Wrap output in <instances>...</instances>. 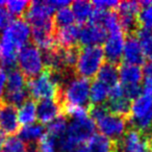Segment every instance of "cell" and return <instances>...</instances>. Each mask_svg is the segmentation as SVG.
<instances>
[{
	"mask_svg": "<svg viewBox=\"0 0 152 152\" xmlns=\"http://www.w3.org/2000/svg\"><path fill=\"white\" fill-rule=\"evenodd\" d=\"M91 83L89 79L83 78L77 75L71 78L61 88L57 99L64 105L89 106Z\"/></svg>",
	"mask_w": 152,
	"mask_h": 152,
	"instance_id": "1",
	"label": "cell"
},
{
	"mask_svg": "<svg viewBox=\"0 0 152 152\" xmlns=\"http://www.w3.org/2000/svg\"><path fill=\"white\" fill-rule=\"evenodd\" d=\"M105 56L101 46L83 47L75 67V74L86 79L94 78L103 66Z\"/></svg>",
	"mask_w": 152,
	"mask_h": 152,
	"instance_id": "2",
	"label": "cell"
},
{
	"mask_svg": "<svg viewBox=\"0 0 152 152\" xmlns=\"http://www.w3.org/2000/svg\"><path fill=\"white\" fill-rule=\"evenodd\" d=\"M18 69L26 78H34L45 71L43 52L34 44H28L18 52Z\"/></svg>",
	"mask_w": 152,
	"mask_h": 152,
	"instance_id": "3",
	"label": "cell"
},
{
	"mask_svg": "<svg viewBox=\"0 0 152 152\" xmlns=\"http://www.w3.org/2000/svg\"><path fill=\"white\" fill-rule=\"evenodd\" d=\"M131 128L148 133L152 124V97L142 94L131 103L128 117Z\"/></svg>",
	"mask_w": 152,
	"mask_h": 152,
	"instance_id": "4",
	"label": "cell"
},
{
	"mask_svg": "<svg viewBox=\"0 0 152 152\" xmlns=\"http://www.w3.org/2000/svg\"><path fill=\"white\" fill-rule=\"evenodd\" d=\"M27 92L32 100L57 99L61 88L55 83L48 70L27 80Z\"/></svg>",
	"mask_w": 152,
	"mask_h": 152,
	"instance_id": "5",
	"label": "cell"
},
{
	"mask_svg": "<svg viewBox=\"0 0 152 152\" xmlns=\"http://www.w3.org/2000/svg\"><path fill=\"white\" fill-rule=\"evenodd\" d=\"M31 39V26L22 18H16L0 34V40L12 45L18 51L29 44Z\"/></svg>",
	"mask_w": 152,
	"mask_h": 152,
	"instance_id": "6",
	"label": "cell"
},
{
	"mask_svg": "<svg viewBox=\"0 0 152 152\" xmlns=\"http://www.w3.org/2000/svg\"><path fill=\"white\" fill-rule=\"evenodd\" d=\"M55 11L49 1H32L25 13L24 19L29 23L31 28H47L54 29L53 17Z\"/></svg>",
	"mask_w": 152,
	"mask_h": 152,
	"instance_id": "7",
	"label": "cell"
},
{
	"mask_svg": "<svg viewBox=\"0 0 152 152\" xmlns=\"http://www.w3.org/2000/svg\"><path fill=\"white\" fill-rule=\"evenodd\" d=\"M96 127L99 130L100 134L108 137L114 142H118L129 130V121L127 117L119 116L112 113L106 114L103 118L98 120Z\"/></svg>",
	"mask_w": 152,
	"mask_h": 152,
	"instance_id": "8",
	"label": "cell"
},
{
	"mask_svg": "<svg viewBox=\"0 0 152 152\" xmlns=\"http://www.w3.org/2000/svg\"><path fill=\"white\" fill-rule=\"evenodd\" d=\"M116 152H152L151 137L148 133L130 128L116 142Z\"/></svg>",
	"mask_w": 152,
	"mask_h": 152,
	"instance_id": "9",
	"label": "cell"
},
{
	"mask_svg": "<svg viewBox=\"0 0 152 152\" xmlns=\"http://www.w3.org/2000/svg\"><path fill=\"white\" fill-rule=\"evenodd\" d=\"M126 34L123 30L107 34L103 45V52L107 63L120 65L121 59L123 58V50H124Z\"/></svg>",
	"mask_w": 152,
	"mask_h": 152,
	"instance_id": "10",
	"label": "cell"
},
{
	"mask_svg": "<svg viewBox=\"0 0 152 152\" xmlns=\"http://www.w3.org/2000/svg\"><path fill=\"white\" fill-rule=\"evenodd\" d=\"M20 126L17 107L0 101V131L13 137L19 132Z\"/></svg>",
	"mask_w": 152,
	"mask_h": 152,
	"instance_id": "11",
	"label": "cell"
},
{
	"mask_svg": "<svg viewBox=\"0 0 152 152\" xmlns=\"http://www.w3.org/2000/svg\"><path fill=\"white\" fill-rule=\"evenodd\" d=\"M63 116V104L58 99L41 100L37 104V119L43 125H49Z\"/></svg>",
	"mask_w": 152,
	"mask_h": 152,
	"instance_id": "12",
	"label": "cell"
},
{
	"mask_svg": "<svg viewBox=\"0 0 152 152\" xmlns=\"http://www.w3.org/2000/svg\"><path fill=\"white\" fill-rule=\"evenodd\" d=\"M107 31L102 26L93 23H87L80 26L78 43L83 47L100 46L105 42Z\"/></svg>",
	"mask_w": 152,
	"mask_h": 152,
	"instance_id": "13",
	"label": "cell"
},
{
	"mask_svg": "<svg viewBox=\"0 0 152 152\" xmlns=\"http://www.w3.org/2000/svg\"><path fill=\"white\" fill-rule=\"evenodd\" d=\"M123 61L125 64L135 66H140L145 63V54L143 48L135 34L126 36L124 50H123Z\"/></svg>",
	"mask_w": 152,
	"mask_h": 152,
	"instance_id": "14",
	"label": "cell"
},
{
	"mask_svg": "<svg viewBox=\"0 0 152 152\" xmlns=\"http://www.w3.org/2000/svg\"><path fill=\"white\" fill-rule=\"evenodd\" d=\"M79 31H80V26L75 25V24L59 28V29H55L54 34L56 45L63 49L78 46L77 44L79 41Z\"/></svg>",
	"mask_w": 152,
	"mask_h": 152,
	"instance_id": "15",
	"label": "cell"
},
{
	"mask_svg": "<svg viewBox=\"0 0 152 152\" xmlns=\"http://www.w3.org/2000/svg\"><path fill=\"white\" fill-rule=\"evenodd\" d=\"M143 78V71L140 66L125 63L119 65V80L121 85H140Z\"/></svg>",
	"mask_w": 152,
	"mask_h": 152,
	"instance_id": "16",
	"label": "cell"
},
{
	"mask_svg": "<svg viewBox=\"0 0 152 152\" xmlns=\"http://www.w3.org/2000/svg\"><path fill=\"white\" fill-rule=\"evenodd\" d=\"M47 133V128L41 123L22 126L19 130V137L27 145H37Z\"/></svg>",
	"mask_w": 152,
	"mask_h": 152,
	"instance_id": "17",
	"label": "cell"
},
{
	"mask_svg": "<svg viewBox=\"0 0 152 152\" xmlns=\"http://www.w3.org/2000/svg\"><path fill=\"white\" fill-rule=\"evenodd\" d=\"M27 78L24 74L17 68L9 70L7 72V80L4 94L18 93L27 90Z\"/></svg>",
	"mask_w": 152,
	"mask_h": 152,
	"instance_id": "18",
	"label": "cell"
},
{
	"mask_svg": "<svg viewBox=\"0 0 152 152\" xmlns=\"http://www.w3.org/2000/svg\"><path fill=\"white\" fill-rule=\"evenodd\" d=\"M71 10L76 21L79 24H87V22L91 20L95 9L93 2H89L86 0H77L71 3Z\"/></svg>",
	"mask_w": 152,
	"mask_h": 152,
	"instance_id": "19",
	"label": "cell"
},
{
	"mask_svg": "<svg viewBox=\"0 0 152 152\" xmlns=\"http://www.w3.org/2000/svg\"><path fill=\"white\" fill-rule=\"evenodd\" d=\"M86 145L90 152H116V142L100 133H95Z\"/></svg>",
	"mask_w": 152,
	"mask_h": 152,
	"instance_id": "20",
	"label": "cell"
},
{
	"mask_svg": "<svg viewBox=\"0 0 152 152\" xmlns=\"http://www.w3.org/2000/svg\"><path fill=\"white\" fill-rule=\"evenodd\" d=\"M97 80L103 83L108 88H113L120 83L119 80V68L118 65L110 63H104L97 74Z\"/></svg>",
	"mask_w": 152,
	"mask_h": 152,
	"instance_id": "21",
	"label": "cell"
},
{
	"mask_svg": "<svg viewBox=\"0 0 152 152\" xmlns=\"http://www.w3.org/2000/svg\"><path fill=\"white\" fill-rule=\"evenodd\" d=\"M19 123L22 126L34 124L37 120V103L31 98H28L18 110Z\"/></svg>",
	"mask_w": 152,
	"mask_h": 152,
	"instance_id": "22",
	"label": "cell"
},
{
	"mask_svg": "<svg viewBox=\"0 0 152 152\" xmlns=\"http://www.w3.org/2000/svg\"><path fill=\"white\" fill-rule=\"evenodd\" d=\"M110 97V88L99 80H94L91 85L90 91V101L92 105H101L108 100Z\"/></svg>",
	"mask_w": 152,
	"mask_h": 152,
	"instance_id": "23",
	"label": "cell"
},
{
	"mask_svg": "<svg viewBox=\"0 0 152 152\" xmlns=\"http://www.w3.org/2000/svg\"><path fill=\"white\" fill-rule=\"evenodd\" d=\"M131 103L132 102L127 99L126 97H121L117 98V99H110L106 106H107L110 113H112V114L128 118L129 114H130Z\"/></svg>",
	"mask_w": 152,
	"mask_h": 152,
	"instance_id": "24",
	"label": "cell"
},
{
	"mask_svg": "<svg viewBox=\"0 0 152 152\" xmlns=\"http://www.w3.org/2000/svg\"><path fill=\"white\" fill-rule=\"evenodd\" d=\"M75 21L76 20L75 17H74V14L72 12L71 7H69L58 10L53 15V24H54L55 29L71 26L73 25Z\"/></svg>",
	"mask_w": 152,
	"mask_h": 152,
	"instance_id": "25",
	"label": "cell"
},
{
	"mask_svg": "<svg viewBox=\"0 0 152 152\" xmlns=\"http://www.w3.org/2000/svg\"><path fill=\"white\" fill-rule=\"evenodd\" d=\"M68 125H69V122H68L67 117H65L63 115V116L58 117L56 120L51 122L48 125V127H46L47 134L52 137L55 140H59L61 137H63L66 134L68 129Z\"/></svg>",
	"mask_w": 152,
	"mask_h": 152,
	"instance_id": "26",
	"label": "cell"
},
{
	"mask_svg": "<svg viewBox=\"0 0 152 152\" xmlns=\"http://www.w3.org/2000/svg\"><path fill=\"white\" fill-rule=\"evenodd\" d=\"M134 34L141 43L145 57L152 61V29L140 27Z\"/></svg>",
	"mask_w": 152,
	"mask_h": 152,
	"instance_id": "27",
	"label": "cell"
},
{
	"mask_svg": "<svg viewBox=\"0 0 152 152\" xmlns=\"http://www.w3.org/2000/svg\"><path fill=\"white\" fill-rule=\"evenodd\" d=\"M141 11L137 16L140 27L152 29V0L141 1Z\"/></svg>",
	"mask_w": 152,
	"mask_h": 152,
	"instance_id": "28",
	"label": "cell"
},
{
	"mask_svg": "<svg viewBox=\"0 0 152 152\" xmlns=\"http://www.w3.org/2000/svg\"><path fill=\"white\" fill-rule=\"evenodd\" d=\"M141 11V4L137 1H122L119 2L116 12L119 17L137 18Z\"/></svg>",
	"mask_w": 152,
	"mask_h": 152,
	"instance_id": "29",
	"label": "cell"
},
{
	"mask_svg": "<svg viewBox=\"0 0 152 152\" xmlns=\"http://www.w3.org/2000/svg\"><path fill=\"white\" fill-rule=\"evenodd\" d=\"M1 152H29V148L19 137L13 135L5 140Z\"/></svg>",
	"mask_w": 152,
	"mask_h": 152,
	"instance_id": "30",
	"label": "cell"
},
{
	"mask_svg": "<svg viewBox=\"0 0 152 152\" xmlns=\"http://www.w3.org/2000/svg\"><path fill=\"white\" fill-rule=\"evenodd\" d=\"M29 4L30 2L26 0H11L5 2L7 11L13 16H17V18H22V16L25 15Z\"/></svg>",
	"mask_w": 152,
	"mask_h": 152,
	"instance_id": "31",
	"label": "cell"
},
{
	"mask_svg": "<svg viewBox=\"0 0 152 152\" xmlns=\"http://www.w3.org/2000/svg\"><path fill=\"white\" fill-rule=\"evenodd\" d=\"M38 152H59L56 140L46 133L38 143Z\"/></svg>",
	"mask_w": 152,
	"mask_h": 152,
	"instance_id": "32",
	"label": "cell"
},
{
	"mask_svg": "<svg viewBox=\"0 0 152 152\" xmlns=\"http://www.w3.org/2000/svg\"><path fill=\"white\" fill-rule=\"evenodd\" d=\"M13 15L7 11L4 1H0V30H4L13 22Z\"/></svg>",
	"mask_w": 152,
	"mask_h": 152,
	"instance_id": "33",
	"label": "cell"
},
{
	"mask_svg": "<svg viewBox=\"0 0 152 152\" xmlns=\"http://www.w3.org/2000/svg\"><path fill=\"white\" fill-rule=\"evenodd\" d=\"M124 87V96L131 102L139 98L143 94V89L141 85H129Z\"/></svg>",
	"mask_w": 152,
	"mask_h": 152,
	"instance_id": "34",
	"label": "cell"
},
{
	"mask_svg": "<svg viewBox=\"0 0 152 152\" xmlns=\"http://www.w3.org/2000/svg\"><path fill=\"white\" fill-rule=\"evenodd\" d=\"M119 4V1L116 0H96L93 1V5L96 10L100 11H115Z\"/></svg>",
	"mask_w": 152,
	"mask_h": 152,
	"instance_id": "35",
	"label": "cell"
},
{
	"mask_svg": "<svg viewBox=\"0 0 152 152\" xmlns=\"http://www.w3.org/2000/svg\"><path fill=\"white\" fill-rule=\"evenodd\" d=\"M7 71L0 67V101L2 100L3 95H4L5 87H7Z\"/></svg>",
	"mask_w": 152,
	"mask_h": 152,
	"instance_id": "36",
	"label": "cell"
},
{
	"mask_svg": "<svg viewBox=\"0 0 152 152\" xmlns=\"http://www.w3.org/2000/svg\"><path fill=\"white\" fill-rule=\"evenodd\" d=\"M142 71H143L144 79H152V61H145L143 68H142Z\"/></svg>",
	"mask_w": 152,
	"mask_h": 152,
	"instance_id": "37",
	"label": "cell"
},
{
	"mask_svg": "<svg viewBox=\"0 0 152 152\" xmlns=\"http://www.w3.org/2000/svg\"><path fill=\"white\" fill-rule=\"evenodd\" d=\"M142 89H143V94L152 97V79H144Z\"/></svg>",
	"mask_w": 152,
	"mask_h": 152,
	"instance_id": "38",
	"label": "cell"
},
{
	"mask_svg": "<svg viewBox=\"0 0 152 152\" xmlns=\"http://www.w3.org/2000/svg\"><path fill=\"white\" fill-rule=\"evenodd\" d=\"M72 152H90V151H89V149H88L87 145H86V144H83V145L75 148Z\"/></svg>",
	"mask_w": 152,
	"mask_h": 152,
	"instance_id": "39",
	"label": "cell"
},
{
	"mask_svg": "<svg viewBox=\"0 0 152 152\" xmlns=\"http://www.w3.org/2000/svg\"><path fill=\"white\" fill-rule=\"evenodd\" d=\"M5 137H7V135H5L2 131H0V152H1V150H2V146H3V144H4L5 140H7Z\"/></svg>",
	"mask_w": 152,
	"mask_h": 152,
	"instance_id": "40",
	"label": "cell"
},
{
	"mask_svg": "<svg viewBox=\"0 0 152 152\" xmlns=\"http://www.w3.org/2000/svg\"><path fill=\"white\" fill-rule=\"evenodd\" d=\"M148 133H149V137L152 139V124H151V127H150V130H149V132H148Z\"/></svg>",
	"mask_w": 152,
	"mask_h": 152,
	"instance_id": "41",
	"label": "cell"
},
{
	"mask_svg": "<svg viewBox=\"0 0 152 152\" xmlns=\"http://www.w3.org/2000/svg\"><path fill=\"white\" fill-rule=\"evenodd\" d=\"M151 143H152V139H151Z\"/></svg>",
	"mask_w": 152,
	"mask_h": 152,
	"instance_id": "42",
	"label": "cell"
}]
</instances>
